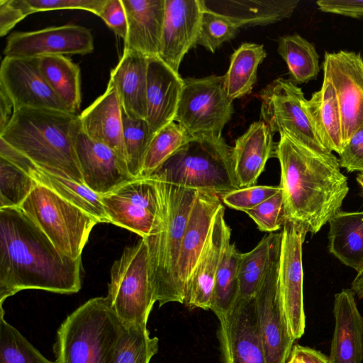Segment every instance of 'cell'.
Returning a JSON list of instances; mask_svg holds the SVG:
<instances>
[{"label":"cell","mask_w":363,"mask_h":363,"mask_svg":"<svg viewBox=\"0 0 363 363\" xmlns=\"http://www.w3.org/2000/svg\"><path fill=\"white\" fill-rule=\"evenodd\" d=\"M298 3V0H203L206 8L225 16L240 28L289 18Z\"/></svg>","instance_id":"28"},{"label":"cell","mask_w":363,"mask_h":363,"mask_svg":"<svg viewBox=\"0 0 363 363\" xmlns=\"http://www.w3.org/2000/svg\"><path fill=\"white\" fill-rule=\"evenodd\" d=\"M124 41L128 35L127 16L122 0H106L99 16Z\"/></svg>","instance_id":"47"},{"label":"cell","mask_w":363,"mask_h":363,"mask_svg":"<svg viewBox=\"0 0 363 363\" xmlns=\"http://www.w3.org/2000/svg\"><path fill=\"white\" fill-rule=\"evenodd\" d=\"M232 149L222 136H191L150 177L220 197L240 188L233 172Z\"/></svg>","instance_id":"5"},{"label":"cell","mask_w":363,"mask_h":363,"mask_svg":"<svg viewBox=\"0 0 363 363\" xmlns=\"http://www.w3.org/2000/svg\"><path fill=\"white\" fill-rule=\"evenodd\" d=\"M203 8L196 45L213 53L224 43L233 39L240 28L225 16L208 9L204 4Z\"/></svg>","instance_id":"42"},{"label":"cell","mask_w":363,"mask_h":363,"mask_svg":"<svg viewBox=\"0 0 363 363\" xmlns=\"http://www.w3.org/2000/svg\"><path fill=\"white\" fill-rule=\"evenodd\" d=\"M341 167L349 172H363V124L353 133L339 154Z\"/></svg>","instance_id":"46"},{"label":"cell","mask_w":363,"mask_h":363,"mask_svg":"<svg viewBox=\"0 0 363 363\" xmlns=\"http://www.w3.org/2000/svg\"><path fill=\"white\" fill-rule=\"evenodd\" d=\"M91 31L81 26L67 24L29 32H16L7 38L5 57H40L51 55H86L94 50Z\"/></svg>","instance_id":"16"},{"label":"cell","mask_w":363,"mask_h":363,"mask_svg":"<svg viewBox=\"0 0 363 363\" xmlns=\"http://www.w3.org/2000/svg\"><path fill=\"white\" fill-rule=\"evenodd\" d=\"M191 136L179 123L172 121L157 132L148 147L140 178H148Z\"/></svg>","instance_id":"38"},{"label":"cell","mask_w":363,"mask_h":363,"mask_svg":"<svg viewBox=\"0 0 363 363\" xmlns=\"http://www.w3.org/2000/svg\"><path fill=\"white\" fill-rule=\"evenodd\" d=\"M322 66L337 94L345 145L363 124V57L351 51L326 52Z\"/></svg>","instance_id":"13"},{"label":"cell","mask_w":363,"mask_h":363,"mask_svg":"<svg viewBox=\"0 0 363 363\" xmlns=\"http://www.w3.org/2000/svg\"><path fill=\"white\" fill-rule=\"evenodd\" d=\"M260 99L262 120L273 133L285 134L317 152L333 153L320 141L304 106V94L292 81L274 80L262 91Z\"/></svg>","instance_id":"10"},{"label":"cell","mask_w":363,"mask_h":363,"mask_svg":"<svg viewBox=\"0 0 363 363\" xmlns=\"http://www.w3.org/2000/svg\"><path fill=\"white\" fill-rule=\"evenodd\" d=\"M81 130L79 115L26 108L13 112L0 138L35 164L84 184L74 146Z\"/></svg>","instance_id":"3"},{"label":"cell","mask_w":363,"mask_h":363,"mask_svg":"<svg viewBox=\"0 0 363 363\" xmlns=\"http://www.w3.org/2000/svg\"><path fill=\"white\" fill-rule=\"evenodd\" d=\"M125 161L130 174L140 179L150 143L154 136L144 119H133L122 112Z\"/></svg>","instance_id":"40"},{"label":"cell","mask_w":363,"mask_h":363,"mask_svg":"<svg viewBox=\"0 0 363 363\" xmlns=\"http://www.w3.org/2000/svg\"><path fill=\"white\" fill-rule=\"evenodd\" d=\"M357 182L363 189V172H359L357 176Z\"/></svg>","instance_id":"53"},{"label":"cell","mask_w":363,"mask_h":363,"mask_svg":"<svg viewBox=\"0 0 363 363\" xmlns=\"http://www.w3.org/2000/svg\"><path fill=\"white\" fill-rule=\"evenodd\" d=\"M161 202L159 218L144 238L147 247L149 277L160 307L184 303L178 275L182 240L197 191L155 179Z\"/></svg>","instance_id":"4"},{"label":"cell","mask_w":363,"mask_h":363,"mask_svg":"<svg viewBox=\"0 0 363 363\" xmlns=\"http://www.w3.org/2000/svg\"><path fill=\"white\" fill-rule=\"evenodd\" d=\"M231 230L225 220V208L218 210L197 263L186 283L184 304L190 309L211 310L215 278Z\"/></svg>","instance_id":"19"},{"label":"cell","mask_w":363,"mask_h":363,"mask_svg":"<svg viewBox=\"0 0 363 363\" xmlns=\"http://www.w3.org/2000/svg\"><path fill=\"white\" fill-rule=\"evenodd\" d=\"M81 272L21 208H0V305L25 289L77 293Z\"/></svg>","instance_id":"1"},{"label":"cell","mask_w":363,"mask_h":363,"mask_svg":"<svg viewBox=\"0 0 363 363\" xmlns=\"http://www.w3.org/2000/svg\"><path fill=\"white\" fill-rule=\"evenodd\" d=\"M304 106L323 145L330 151L340 154L343 147L342 120L335 90L331 82L323 77L320 90Z\"/></svg>","instance_id":"30"},{"label":"cell","mask_w":363,"mask_h":363,"mask_svg":"<svg viewBox=\"0 0 363 363\" xmlns=\"http://www.w3.org/2000/svg\"><path fill=\"white\" fill-rule=\"evenodd\" d=\"M316 4L325 13L352 18L363 17V0H319Z\"/></svg>","instance_id":"48"},{"label":"cell","mask_w":363,"mask_h":363,"mask_svg":"<svg viewBox=\"0 0 363 363\" xmlns=\"http://www.w3.org/2000/svg\"><path fill=\"white\" fill-rule=\"evenodd\" d=\"M240 254L230 240L226 244L217 272L211 310L220 318L233 306L238 295V265Z\"/></svg>","instance_id":"35"},{"label":"cell","mask_w":363,"mask_h":363,"mask_svg":"<svg viewBox=\"0 0 363 363\" xmlns=\"http://www.w3.org/2000/svg\"><path fill=\"white\" fill-rule=\"evenodd\" d=\"M267 56L263 45L242 43L230 57L224 76L225 88L230 99L250 94L257 82V69Z\"/></svg>","instance_id":"33"},{"label":"cell","mask_w":363,"mask_h":363,"mask_svg":"<svg viewBox=\"0 0 363 363\" xmlns=\"http://www.w3.org/2000/svg\"><path fill=\"white\" fill-rule=\"evenodd\" d=\"M13 113V103L4 89L0 86V133L6 128Z\"/></svg>","instance_id":"51"},{"label":"cell","mask_w":363,"mask_h":363,"mask_svg":"<svg viewBox=\"0 0 363 363\" xmlns=\"http://www.w3.org/2000/svg\"><path fill=\"white\" fill-rule=\"evenodd\" d=\"M124 325L106 297L88 300L60 326L54 345L56 363H111Z\"/></svg>","instance_id":"6"},{"label":"cell","mask_w":363,"mask_h":363,"mask_svg":"<svg viewBox=\"0 0 363 363\" xmlns=\"http://www.w3.org/2000/svg\"><path fill=\"white\" fill-rule=\"evenodd\" d=\"M223 205L218 195L197 191L183 235L178 260V275L184 294L191 276L209 235L214 217Z\"/></svg>","instance_id":"22"},{"label":"cell","mask_w":363,"mask_h":363,"mask_svg":"<svg viewBox=\"0 0 363 363\" xmlns=\"http://www.w3.org/2000/svg\"><path fill=\"white\" fill-rule=\"evenodd\" d=\"M147 62L145 121L155 135L174 121L184 79L158 56Z\"/></svg>","instance_id":"21"},{"label":"cell","mask_w":363,"mask_h":363,"mask_svg":"<svg viewBox=\"0 0 363 363\" xmlns=\"http://www.w3.org/2000/svg\"><path fill=\"white\" fill-rule=\"evenodd\" d=\"M21 208L65 255L78 259L97 219L49 188L37 184Z\"/></svg>","instance_id":"7"},{"label":"cell","mask_w":363,"mask_h":363,"mask_svg":"<svg viewBox=\"0 0 363 363\" xmlns=\"http://www.w3.org/2000/svg\"><path fill=\"white\" fill-rule=\"evenodd\" d=\"M359 298L363 299V271L357 273L350 289Z\"/></svg>","instance_id":"52"},{"label":"cell","mask_w":363,"mask_h":363,"mask_svg":"<svg viewBox=\"0 0 363 363\" xmlns=\"http://www.w3.org/2000/svg\"><path fill=\"white\" fill-rule=\"evenodd\" d=\"M328 250L357 273L363 271V211H338L328 221Z\"/></svg>","instance_id":"29"},{"label":"cell","mask_w":363,"mask_h":363,"mask_svg":"<svg viewBox=\"0 0 363 363\" xmlns=\"http://www.w3.org/2000/svg\"><path fill=\"white\" fill-rule=\"evenodd\" d=\"M79 116L86 136L108 146L125 160L122 108L112 82Z\"/></svg>","instance_id":"26"},{"label":"cell","mask_w":363,"mask_h":363,"mask_svg":"<svg viewBox=\"0 0 363 363\" xmlns=\"http://www.w3.org/2000/svg\"><path fill=\"white\" fill-rule=\"evenodd\" d=\"M26 16L63 9L85 10L99 16L106 0H16Z\"/></svg>","instance_id":"45"},{"label":"cell","mask_w":363,"mask_h":363,"mask_svg":"<svg viewBox=\"0 0 363 363\" xmlns=\"http://www.w3.org/2000/svg\"><path fill=\"white\" fill-rule=\"evenodd\" d=\"M0 86L11 99L13 112L26 108L69 112L43 78L38 57H4L0 67Z\"/></svg>","instance_id":"15"},{"label":"cell","mask_w":363,"mask_h":363,"mask_svg":"<svg viewBox=\"0 0 363 363\" xmlns=\"http://www.w3.org/2000/svg\"><path fill=\"white\" fill-rule=\"evenodd\" d=\"M335 329L330 363H362L363 359V317L354 292L342 289L334 297Z\"/></svg>","instance_id":"24"},{"label":"cell","mask_w":363,"mask_h":363,"mask_svg":"<svg viewBox=\"0 0 363 363\" xmlns=\"http://www.w3.org/2000/svg\"><path fill=\"white\" fill-rule=\"evenodd\" d=\"M286 363H330L324 354L308 347L293 346Z\"/></svg>","instance_id":"50"},{"label":"cell","mask_w":363,"mask_h":363,"mask_svg":"<svg viewBox=\"0 0 363 363\" xmlns=\"http://www.w3.org/2000/svg\"><path fill=\"white\" fill-rule=\"evenodd\" d=\"M276 157L286 220L304 233H317L340 211L349 191L338 158L324 155L280 134Z\"/></svg>","instance_id":"2"},{"label":"cell","mask_w":363,"mask_h":363,"mask_svg":"<svg viewBox=\"0 0 363 363\" xmlns=\"http://www.w3.org/2000/svg\"><path fill=\"white\" fill-rule=\"evenodd\" d=\"M277 51L286 62L294 82L306 83L318 75V52L314 45L301 35L293 34L279 38Z\"/></svg>","instance_id":"34"},{"label":"cell","mask_w":363,"mask_h":363,"mask_svg":"<svg viewBox=\"0 0 363 363\" xmlns=\"http://www.w3.org/2000/svg\"><path fill=\"white\" fill-rule=\"evenodd\" d=\"M273 133L262 120L252 123L232 149L234 175L240 188L255 185L267 160L276 157Z\"/></svg>","instance_id":"23"},{"label":"cell","mask_w":363,"mask_h":363,"mask_svg":"<svg viewBox=\"0 0 363 363\" xmlns=\"http://www.w3.org/2000/svg\"><path fill=\"white\" fill-rule=\"evenodd\" d=\"M26 17L16 0H0V35H6Z\"/></svg>","instance_id":"49"},{"label":"cell","mask_w":363,"mask_h":363,"mask_svg":"<svg viewBox=\"0 0 363 363\" xmlns=\"http://www.w3.org/2000/svg\"><path fill=\"white\" fill-rule=\"evenodd\" d=\"M101 202L111 223L133 231L142 238L150 234L160 215L156 216L113 193L102 195Z\"/></svg>","instance_id":"36"},{"label":"cell","mask_w":363,"mask_h":363,"mask_svg":"<svg viewBox=\"0 0 363 363\" xmlns=\"http://www.w3.org/2000/svg\"><path fill=\"white\" fill-rule=\"evenodd\" d=\"M128 21L124 49L147 57L158 56L165 13V0H122Z\"/></svg>","instance_id":"25"},{"label":"cell","mask_w":363,"mask_h":363,"mask_svg":"<svg viewBox=\"0 0 363 363\" xmlns=\"http://www.w3.org/2000/svg\"><path fill=\"white\" fill-rule=\"evenodd\" d=\"M84 184L102 196L113 192L135 179L125 160L108 146L94 141L82 130L74 142Z\"/></svg>","instance_id":"17"},{"label":"cell","mask_w":363,"mask_h":363,"mask_svg":"<svg viewBox=\"0 0 363 363\" xmlns=\"http://www.w3.org/2000/svg\"><path fill=\"white\" fill-rule=\"evenodd\" d=\"M246 213L261 231L272 233L283 228L286 219L281 189Z\"/></svg>","instance_id":"43"},{"label":"cell","mask_w":363,"mask_h":363,"mask_svg":"<svg viewBox=\"0 0 363 363\" xmlns=\"http://www.w3.org/2000/svg\"><path fill=\"white\" fill-rule=\"evenodd\" d=\"M0 157L20 167L38 184L52 190L94 217L99 223H110L101 202V196L94 193L86 185L35 164L1 138Z\"/></svg>","instance_id":"20"},{"label":"cell","mask_w":363,"mask_h":363,"mask_svg":"<svg viewBox=\"0 0 363 363\" xmlns=\"http://www.w3.org/2000/svg\"><path fill=\"white\" fill-rule=\"evenodd\" d=\"M37 184L23 169L0 157V208L20 207Z\"/></svg>","instance_id":"41"},{"label":"cell","mask_w":363,"mask_h":363,"mask_svg":"<svg viewBox=\"0 0 363 363\" xmlns=\"http://www.w3.org/2000/svg\"><path fill=\"white\" fill-rule=\"evenodd\" d=\"M218 320V337L224 363H267L254 298L237 299Z\"/></svg>","instance_id":"14"},{"label":"cell","mask_w":363,"mask_h":363,"mask_svg":"<svg viewBox=\"0 0 363 363\" xmlns=\"http://www.w3.org/2000/svg\"><path fill=\"white\" fill-rule=\"evenodd\" d=\"M306 234L292 222L286 220L281 231L279 266V291L289 332L296 340L303 334L302 244Z\"/></svg>","instance_id":"11"},{"label":"cell","mask_w":363,"mask_h":363,"mask_svg":"<svg viewBox=\"0 0 363 363\" xmlns=\"http://www.w3.org/2000/svg\"><path fill=\"white\" fill-rule=\"evenodd\" d=\"M280 190L279 185H253L230 191L220 196V199L227 206L245 212L256 207Z\"/></svg>","instance_id":"44"},{"label":"cell","mask_w":363,"mask_h":363,"mask_svg":"<svg viewBox=\"0 0 363 363\" xmlns=\"http://www.w3.org/2000/svg\"><path fill=\"white\" fill-rule=\"evenodd\" d=\"M0 306V363H56L44 357L4 319V311Z\"/></svg>","instance_id":"39"},{"label":"cell","mask_w":363,"mask_h":363,"mask_svg":"<svg viewBox=\"0 0 363 363\" xmlns=\"http://www.w3.org/2000/svg\"><path fill=\"white\" fill-rule=\"evenodd\" d=\"M147 247L142 238L126 247L111 269L106 296L111 309L125 325L147 328L157 301L150 281Z\"/></svg>","instance_id":"8"},{"label":"cell","mask_w":363,"mask_h":363,"mask_svg":"<svg viewBox=\"0 0 363 363\" xmlns=\"http://www.w3.org/2000/svg\"><path fill=\"white\" fill-rule=\"evenodd\" d=\"M203 9V0H165L159 57L177 73L185 55L197 45Z\"/></svg>","instance_id":"18"},{"label":"cell","mask_w":363,"mask_h":363,"mask_svg":"<svg viewBox=\"0 0 363 363\" xmlns=\"http://www.w3.org/2000/svg\"><path fill=\"white\" fill-rule=\"evenodd\" d=\"M233 113L224 76L185 78L174 121L191 136H222Z\"/></svg>","instance_id":"9"},{"label":"cell","mask_w":363,"mask_h":363,"mask_svg":"<svg viewBox=\"0 0 363 363\" xmlns=\"http://www.w3.org/2000/svg\"><path fill=\"white\" fill-rule=\"evenodd\" d=\"M281 241V232L271 233L264 236L252 250L241 252L238 272L237 299L247 300L255 297Z\"/></svg>","instance_id":"32"},{"label":"cell","mask_w":363,"mask_h":363,"mask_svg":"<svg viewBox=\"0 0 363 363\" xmlns=\"http://www.w3.org/2000/svg\"><path fill=\"white\" fill-rule=\"evenodd\" d=\"M158 338L147 328L124 325L111 363H150L158 351Z\"/></svg>","instance_id":"37"},{"label":"cell","mask_w":363,"mask_h":363,"mask_svg":"<svg viewBox=\"0 0 363 363\" xmlns=\"http://www.w3.org/2000/svg\"><path fill=\"white\" fill-rule=\"evenodd\" d=\"M280 246L275 250L254 299L267 363H286L294 340L284 318L279 291Z\"/></svg>","instance_id":"12"},{"label":"cell","mask_w":363,"mask_h":363,"mask_svg":"<svg viewBox=\"0 0 363 363\" xmlns=\"http://www.w3.org/2000/svg\"><path fill=\"white\" fill-rule=\"evenodd\" d=\"M147 57L124 49L117 65L111 71L110 82L116 90L122 112L133 119L146 118Z\"/></svg>","instance_id":"27"},{"label":"cell","mask_w":363,"mask_h":363,"mask_svg":"<svg viewBox=\"0 0 363 363\" xmlns=\"http://www.w3.org/2000/svg\"><path fill=\"white\" fill-rule=\"evenodd\" d=\"M38 67L43 78L69 112L76 114L82 101L78 65L64 55H51L38 57Z\"/></svg>","instance_id":"31"}]
</instances>
